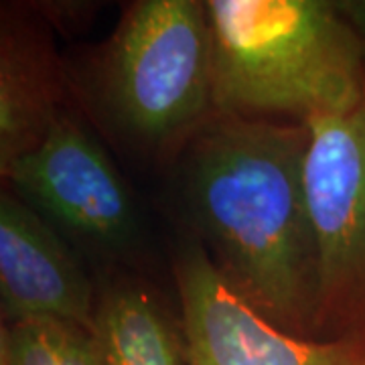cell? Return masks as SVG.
<instances>
[{
  "mask_svg": "<svg viewBox=\"0 0 365 365\" xmlns=\"http://www.w3.org/2000/svg\"><path fill=\"white\" fill-rule=\"evenodd\" d=\"M309 124L215 114L169 167L181 234L278 329L317 339L319 254L304 163Z\"/></svg>",
  "mask_w": 365,
  "mask_h": 365,
  "instance_id": "6da1fadb",
  "label": "cell"
},
{
  "mask_svg": "<svg viewBox=\"0 0 365 365\" xmlns=\"http://www.w3.org/2000/svg\"><path fill=\"white\" fill-rule=\"evenodd\" d=\"M63 61L79 114L146 165L169 169L217 114L207 2L134 0L104 41Z\"/></svg>",
  "mask_w": 365,
  "mask_h": 365,
  "instance_id": "7a4b0ae2",
  "label": "cell"
},
{
  "mask_svg": "<svg viewBox=\"0 0 365 365\" xmlns=\"http://www.w3.org/2000/svg\"><path fill=\"white\" fill-rule=\"evenodd\" d=\"M220 114L309 124L365 100V39L331 0H209Z\"/></svg>",
  "mask_w": 365,
  "mask_h": 365,
  "instance_id": "3957f363",
  "label": "cell"
},
{
  "mask_svg": "<svg viewBox=\"0 0 365 365\" xmlns=\"http://www.w3.org/2000/svg\"><path fill=\"white\" fill-rule=\"evenodd\" d=\"M11 189L106 272H138L148 232L130 187L102 136L69 106L45 143L0 170Z\"/></svg>",
  "mask_w": 365,
  "mask_h": 365,
  "instance_id": "277c9868",
  "label": "cell"
},
{
  "mask_svg": "<svg viewBox=\"0 0 365 365\" xmlns=\"http://www.w3.org/2000/svg\"><path fill=\"white\" fill-rule=\"evenodd\" d=\"M304 187L319 254L317 341L365 347V100L309 122Z\"/></svg>",
  "mask_w": 365,
  "mask_h": 365,
  "instance_id": "5b68a950",
  "label": "cell"
},
{
  "mask_svg": "<svg viewBox=\"0 0 365 365\" xmlns=\"http://www.w3.org/2000/svg\"><path fill=\"white\" fill-rule=\"evenodd\" d=\"M187 365H365V347L294 337L225 284L205 250L179 234L170 250Z\"/></svg>",
  "mask_w": 365,
  "mask_h": 365,
  "instance_id": "8992f818",
  "label": "cell"
},
{
  "mask_svg": "<svg viewBox=\"0 0 365 365\" xmlns=\"http://www.w3.org/2000/svg\"><path fill=\"white\" fill-rule=\"evenodd\" d=\"M86 258L11 189L0 193L2 325L67 321L93 325L98 280Z\"/></svg>",
  "mask_w": 365,
  "mask_h": 365,
  "instance_id": "52a82bcc",
  "label": "cell"
},
{
  "mask_svg": "<svg viewBox=\"0 0 365 365\" xmlns=\"http://www.w3.org/2000/svg\"><path fill=\"white\" fill-rule=\"evenodd\" d=\"M71 104L66 61L33 4L0 11V170L39 148Z\"/></svg>",
  "mask_w": 365,
  "mask_h": 365,
  "instance_id": "ba28073f",
  "label": "cell"
},
{
  "mask_svg": "<svg viewBox=\"0 0 365 365\" xmlns=\"http://www.w3.org/2000/svg\"><path fill=\"white\" fill-rule=\"evenodd\" d=\"M91 333L106 365H187L181 313L143 274H98Z\"/></svg>",
  "mask_w": 365,
  "mask_h": 365,
  "instance_id": "9c48e42d",
  "label": "cell"
},
{
  "mask_svg": "<svg viewBox=\"0 0 365 365\" xmlns=\"http://www.w3.org/2000/svg\"><path fill=\"white\" fill-rule=\"evenodd\" d=\"M9 365H106L90 329L67 321H26L0 329Z\"/></svg>",
  "mask_w": 365,
  "mask_h": 365,
  "instance_id": "30bf717a",
  "label": "cell"
},
{
  "mask_svg": "<svg viewBox=\"0 0 365 365\" xmlns=\"http://www.w3.org/2000/svg\"><path fill=\"white\" fill-rule=\"evenodd\" d=\"M35 11L51 25V29L59 31H78L81 29V23L88 21L90 11H93V4L90 2H39L33 4Z\"/></svg>",
  "mask_w": 365,
  "mask_h": 365,
  "instance_id": "8fae6325",
  "label": "cell"
},
{
  "mask_svg": "<svg viewBox=\"0 0 365 365\" xmlns=\"http://www.w3.org/2000/svg\"><path fill=\"white\" fill-rule=\"evenodd\" d=\"M337 6L353 29L365 39V2H337Z\"/></svg>",
  "mask_w": 365,
  "mask_h": 365,
  "instance_id": "7c38bea8",
  "label": "cell"
},
{
  "mask_svg": "<svg viewBox=\"0 0 365 365\" xmlns=\"http://www.w3.org/2000/svg\"><path fill=\"white\" fill-rule=\"evenodd\" d=\"M0 365H9V364H6V361H2V359H0Z\"/></svg>",
  "mask_w": 365,
  "mask_h": 365,
  "instance_id": "4fadbf2b",
  "label": "cell"
}]
</instances>
